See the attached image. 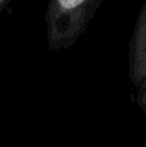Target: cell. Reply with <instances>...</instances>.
Listing matches in <instances>:
<instances>
[{
	"label": "cell",
	"mask_w": 146,
	"mask_h": 147,
	"mask_svg": "<svg viewBox=\"0 0 146 147\" xmlns=\"http://www.w3.org/2000/svg\"><path fill=\"white\" fill-rule=\"evenodd\" d=\"M103 0H49L44 20L52 52L69 49L87 31Z\"/></svg>",
	"instance_id": "obj_1"
},
{
	"label": "cell",
	"mask_w": 146,
	"mask_h": 147,
	"mask_svg": "<svg viewBox=\"0 0 146 147\" xmlns=\"http://www.w3.org/2000/svg\"><path fill=\"white\" fill-rule=\"evenodd\" d=\"M128 75L135 88L146 80V0L139 12L129 41Z\"/></svg>",
	"instance_id": "obj_2"
},
{
	"label": "cell",
	"mask_w": 146,
	"mask_h": 147,
	"mask_svg": "<svg viewBox=\"0 0 146 147\" xmlns=\"http://www.w3.org/2000/svg\"><path fill=\"white\" fill-rule=\"evenodd\" d=\"M136 92V103L144 112H146V80L141 83V85L137 86Z\"/></svg>",
	"instance_id": "obj_3"
},
{
	"label": "cell",
	"mask_w": 146,
	"mask_h": 147,
	"mask_svg": "<svg viewBox=\"0 0 146 147\" xmlns=\"http://www.w3.org/2000/svg\"><path fill=\"white\" fill-rule=\"evenodd\" d=\"M10 0H0V14L3 13V10L5 9V7L8 5V3H9Z\"/></svg>",
	"instance_id": "obj_4"
}]
</instances>
